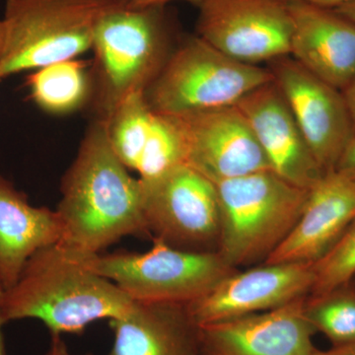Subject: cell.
Returning a JSON list of instances; mask_svg holds the SVG:
<instances>
[{
    "instance_id": "cell-28",
    "label": "cell",
    "mask_w": 355,
    "mask_h": 355,
    "mask_svg": "<svg viewBox=\"0 0 355 355\" xmlns=\"http://www.w3.org/2000/svg\"><path fill=\"white\" fill-rule=\"evenodd\" d=\"M303 1L313 4V6L334 9L335 10V9L340 8V7L349 3V2L354 1V0H303Z\"/></svg>"
},
{
    "instance_id": "cell-9",
    "label": "cell",
    "mask_w": 355,
    "mask_h": 355,
    "mask_svg": "<svg viewBox=\"0 0 355 355\" xmlns=\"http://www.w3.org/2000/svg\"><path fill=\"white\" fill-rule=\"evenodd\" d=\"M197 34L227 57L268 64L291 53V20L279 0H202Z\"/></svg>"
},
{
    "instance_id": "cell-37",
    "label": "cell",
    "mask_w": 355,
    "mask_h": 355,
    "mask_svg": "<svg viewBox=\"0 0 355 355\" xmlns=\"http://www.w3.org/2000/svg\"><path fill=\"white\" fill-rule=\"evenodd\" d=\"M352 282H355V279L354 280H352Z\"/></svg>"
},
{
    "instance_id": "cell-14",
    "label": "cell",
    "mask_w": 355,
    "mask_h": 355,
    "mask_svg": "<svg viewBox=\"0 0 355 355\" xmlns=\"http://www.w3.org/2000/svg\"><path fill=\"white\" fill-rule=\"evenodd\" d=\"M236 107L249 123L272 172L307 191L324 176L273 80L254 89Z\"/></svg>"
},
{
    "instance_id": "cell-3",
    "label": "cell",
    "mask_w": 355,
    "mask_h": 355,
    "mask_svg": "<svg viewBox=\"0 0 355 355\" xmlns=\"http://www.w3.org/2000/svg\"><path fill=\"white\" fill-rule=\"evenodd\" d=\"M178 42L166 6L110 3L96 25L91 48L89 106L94 120L106 123L128 97L146 94Z\"/></svg>"
},
{
    "instance_id": "cell-31",
    "label": "cell",
    "mask_w": 355,
    "mask_h": 355,
    "mask_svg": "<svg viewBox=\"0 0 355 355\" xmlns=\"http://www.w3.org/2000/svg\"><path fill=\"white\" fill-rule=\"evenodd\" d=\"M7 322L0 314V355H6V343H4L3 327Z\"/></svg>"
},
{
    "instance_id": "cell-16",
    "label": "cell",
    "mask_w": 355,
    "mask_h": 355,
    "mask_svg": "<svg viewBox=\"0 0 355 355\" xmlns=\"http://www.w3.org/2000/svg\"><path fill=\"white\" fill-rule=\"evenodd\" d=\"M355 219V178L324 173L308 191L297 223L263 263H315Z\"/></svg>"
},
{
    "instance_id": "cell-12",
    "label": "cell",
    "mask_w": 355,
    "mask_h": 355,
    "mask_svg": "<svg viewBox=\"0 0 355 355\" xmlns=\"http://www.w3.org/2000/svg\"><path fill=\"white\" fill-rule=\"evenodd\" d=\"M175 116L186 140L187 165L212 183L272 171L237 107Z\"/></svg>"
},
{
    "instance_id": "cell-36",
    "label": "cell",
    "mask_w": 355,
    "mask_h": 355,
    "mask_svg": "<svg viewBox=\"0 0 355 355\" xmlns=\"http://www.w3.org/2000/svg\"><path fill=\"white\" fill-rule=\"evenodd\" d=\"M1 79H2V78H1V76H0V80H1Z\"/></svg>"
},
{
    "instance_id": "cell-27",
    "label": "cell",
    "mask_w": 355,
    "mask_h": 355,
    "mask_svg": "<svg viewBox=\"0 0 355 355\" xmlns=\"http://www.w3.org/2000/svg\"><path fill=\"white\" fill-rule=\"evenodd\" d=\"M313 355H355L354 345H333L330 349H316Z\"/></svg>"
},
{
    "instance_id": "cell-7",
    "label": "cell",
    "mask_w": 355,
    "mask_h": 355,
    "mask_svg": "<svg viewBox=\"0 0 355 355\" xmlns=\"http://www.w3.org/2000/svg\"><path fill=\"white\" fill-rule=\"evenodd\" d=\"M133 302L189 305L237 270L217 251H184L153 239L148 251L81 256Z\"/></svg>"
},
{
    "instance_id": "cell-8",
    "label": "cell",
    "mask_w": 355,
    "mask_h": 355,
    "mask_svg": "<svg viewBox=\"0 0 355 355\" xmlns=\"http://www.w3.org/2000/svg\"><path fill=\"white\" fill-rule=\"evenodd\" d=\"M139 181L144 220L153 239L184 251L217 250L220 216L216 184L187 164Z\"/></svg>"
},
{
    "instance_id": "cell-32",
    "label": "cell",
    "mask_w": 355,
    "mask_h": 355,
    "mask_svg": "<svg viewBox=\"0 0 355 355\" xmlns=\"http://www.w3.org/2000/svg\"><path fill=\"white\" fill-rule=\"evenodd\" d=\"M2 48V22L1 18H0V51H1Z\"/></svg>"
},
{
    "instance_id": "cell-29",
    "label": "cell",
    "mask_w": 355,
    "mask_h": 355,
    "mask_svg": "<svg viewBox=\"0 0 355 355\" xmlns=\"http://www.w3.org/2000/svg\"><path fill=\"white\" fill-rule=\"evenodd\" d=\"M343 96H345V101H347V106H349L355 127V80L352 84H349L345 90H343Z\"/></svg>"
},
{
    "instance_id": "cell-25",
    "label": "cell",
    "mask_w": 355,
    "mask_h": 355,
    "mask_svg": "<svg viewBox=\"0 0 355 355\" xmlns=\"http://www.w3.org/2000/svg\"><path fill=\"white\" fill-rule=\"evenodd\" d=\"M123 6L130 8H144V7L166 6L173 1H184L191 6H198L202 0H119Z\"/></svg>"
},
{
    "instance_id": "cell-13",
    "label": "cell",
    "mask_w": 355,
    "mask_h": 355,
    "mask_svg": "<svg viewBox=\"0 0 355 355\" xmlns=\"http://www.w3.org/2000/svg\"><path fill=\"white\" fill-rule=\"evenodd\" d=\"M306 298L275 309L198 327L202 355H313L316 333Z\"/></svg>"
},
{
    "instance_id": "cell-11",
    "label": "cell",
    "mask_w": 355,
    "mask_h": 355,
    "mask_svg": "<svg viewBox=\"0 0 355 355\" xmlns=\"http://www.w3.org/2000/svg\"><path fill=\"white\" fill-rule=\"evenodd\" d=\"M313 282V263H263L235 270L187 308L198 327L207 326L307 297Z\"/></svg>"
},
{
    "instance_id": "cell-21",
    "label": "cell",
    "mask_w": 355,
    "mask_h": 355,
    "mask_svg": "<svg viewBox=\"0 0 355 355\" xmlns=\"http://www.w3.org/2000/svg\"><path fill=\"white\" fill-rule=\"evenodd\" d=\"M186 164V140L179 119L154 112L150 132L135 169L139 179H155Z\"/></svg>"
},
{
    "instance_id": "cell-35",
    "label": "cell",
    "mask_w": 355,
    "mask_h": 355,
    "mask_svg": "<svg viewBox=\"0 0 355 355\" xmlns=\"http://www.w3.org/2000/svg\"><path fill=\"white\" fill-rule=\"evenodd\" d=\"M109 1H113V2H114V1H119V0H109Z\"/></svg>"
},
{
    "instance_id": "cell-15",
    "label": "cell",
    "mask_w": 355,
    "mask_h": 355,
    "mask_svg": "<svg viewBox=\"0 0 355 355\" xmlns=\"http://www.w3.org/2000/svg\"><path fill=\"white\" fill-rule=\"evenodd\" d=\"M291 20L289 55L338 90L355 80V25L334 9L303 0L287 4Z\"/></svg>"
},
{
    "instance_id": "cell-5",
    "label": "cell",
    "mask_w": 355,
    "mask_h": 355,
    "mask_svg": "<svg viewBox=\"0 0 355 355\" xmlns=\"http://www.w3.org/2000/svg\"><path fill=\"white\" fill-rule=\"evenodd\" d=\"M112 2L6 0L1 18V78L72 60L91 51L96 25Z\"/></svg>"
},
{
    "instance_id": "cell-4",
    "label": "cell",
    "mask_w": 355,
    "mask_h": 355,
    "mask_svg": "<svg viewBox=\"0 0 355 355\" xmlns=\"http://www.w3.org/2000/svg\"><path fill=\"white\" fill-rule=\"evenodd\" d=\"M216 187L220 216L216 251L234 268L265 261L297 223L308 196L272 171Z\"/></svg>"
},
{
    "instance_id": "cell-22",
    "label": "cell",
    "mask_w": 355,
    "mask_h": 355,
    "mask_svg": "<svg viewBox=\"0 0 355 355\" xmlns=\"http://www.w3.org/2000/svg\"><path fill=\"white\" fill-rule=\"evenodd\" d=\"M305 314L315 331L333 345L355 343V288L338 287L321 295L307 296Z\"/></svg>"
},
{
    "instance_id": "cell-18",
    "label": "cell",
    "mask_w": 355,
    "mask_h": 355,
    "mask_svg": "<svg viewBox=\"0 0 355 355\" xmlns=\"http://www.w3.org/2000/svg\"><path fill=\"white\" fill-rule=\"evenodd\" d=\"M62 235L57 210L34 207L0 176V280L4 291L15 284L32 256L62 241Z\"/></svg>"
},
{
    "instance_id": "cell-30",
    "label": "cell",
    "mask_w": 355,
    "mask_h": 355,
    "mask_svg": "<svg viewBox=\"0 0 355 355\" xmlns=\"http://www.w3.org/2000/svg\"><path fill=\"white\" fill-rule=\"evenodd\" d=\"M335 10L342 14L343 16H345L347 19H349L350 22L354 23L355 25V0L340 7V8L335 9Z\"/></svg>"
},
{
    "instance_id": "cell-20",
    "label": "cell",
    "mask_w": 355,
    "mask_h": 355,
    "mask_svg": "<svg viewBox=\"0 0 355 355\" xmlns=\"http://www.w3.org/2000/svg\"><path fill=\"white\" fill-rule=\"evenodd\" d=\"M154 111L144 94L130 96L106 121L114 153L128 170L135 171L153 125Z\"/></svg>"
},
{
    "instance_id": "cell-2",
    "label": "cell",
    "mask_w": 355,
    "mask_h": 355,
    "mask_svg": "<svg viewBox=\"0 0 355 355\" xmlns=\"http://www.w3.org/2000/svg\"><path fill=\"white\" fill-rule=\"evenodd\" d=\"M133 301L116 284L86 266L62 243L40 250L0 298L7 323L34 319L51 336L80 334L100 320L116 319Z\"/></svg>"
},
{
    "instance_id": "cell-34",
    "label": "cell",
    "mask_w": 355,
    "mask_h": 355,
    "mask_svg": "<svg viewBox=\"0 0 355 355\" xmlns=\"http://www.w3.org/2000/svg\"><path fill=\"white\" fill-rule=\"evenodd\" d=\"M280 2H284V3L288 4L291 3V2L297 1V0H279Z\"/></svg>"
},
{
    "instance_id": "cell-1",
    "label": "cell",
    "mask_w": 355,
    "mask_h": 355,
    "mask_svg": "<svg viewBox=\"0 0 355 355\" xmlns=\"http://www.w3.org/2000/svg\"><path fill=\"white\" fill-rule=\"evenodd\" d=\"M112 148L105 121L93 120L60 183L62 243L81 256L101 254L128 236H150L141 184Z\"/></svg>"
},
{
    "instance_id": "cell-17",
    "label": "cell",
    "mask_w": 355,
    "mask_h": 355,
    "mask_svg": "<svg viewBox=\"0 0 355 355\" xmlns=\"http://www.w3.org/2000/svg\"><path fill=\"white\" fill-rule=\"evenodd\" d=\"M110 326L111 355H202L200 329L187 305L133 302Z\"/></svg>"
},
{
    "instance_id": "cell-33",
    "label": "cell",
    "mask_w": 355,
    "mask_h": 355,
    "mask_svg": "<svg viewBox=\"0 0 355 355\" xmlns=\"http://www.w3.org/2000/svg\"><path fill=\"white\" fill-rule=\"evenodd\" d=\"M4 287L3 284H2L1 280H0V298H1L2 293H3Z\"/></svg>"
},
{
    "instance_id": "cell-24",
    "label": "cell",
    "mask_w": 355,
    "mask_h": 355,
    "mask_svg": "<svg viewBox=\"0 0 355 355\" xmlns=\"http://www.w3.org/2000/svg\"><path fill=\"white\" fill-rule=\"evenodd\" d=\"M336 169L355 178V135L345 148Z\"/></svg>"
},
{
    "instance_id": "cell-6",
    "label": "cell",
    "mask_w": 355,
    "mask_h": 355,
    "mask_svg": "<svg viewBox=\"0 0 355 355\" xmlns=\"http://www.w3.org/2000/svg\"><path fill=\"white\" fill-rule=\"evenodd\" d=\"M270 81L268 67L237 62L193 35L179 40L144 96L157 113H197L236 106Z\"/></svg>"
},
{
    "instance_id": "cell-19",
    "label": "cell",
    "mask_w": 355,
    "mask_h": 355,
    "mask_svg": "<svg viewBox=\"0 0 355 355\" xmlns=\"http://www.w3.org/2000/svg\"><path fill=\"white\" fill-rule=\"evenodd\" d=\"M28 87L33 101L46 113H73L90 103V64L72 58L46 65L32 71Z\"/></svg>"
},
{
    "instance_id": "cell-26",
    "label": "cell",
    "mask_w": 355,
    "mask_h": 355,
    "mask_svg": "<svg viewBox=\"0 0 355 355\" xmlns=\"http://www.w3.org/2000/svg\"><path fill=\"white\" fill-rule=\"evenodd\" d=\"M43 355H94L90 354H76L70 352L62 336H51L50 347ZM111 355V354H108Z\"/></svg>"
},
{
    "instance_id": "cell-23",
    "label": "cell",
    "mask_w": 355,
    "mask_h": 355,
    "mask_svg": "<svg viewBox=\"0 0 355 355\" xmlns=\"http://www.w3.org/2000/svg\"><path fill=\"white\" fill-rule=\"evenodd\" d=\"M313 272L310 296L328 293L355 279V219L335 244L313 263Z\"/></svg>"
},
{
    "instance_id": "cell-10",
    "label": "cell",
    "mask_w": 355,
    "mask_h": 355,
    "mask_svg": "<svg viewBox=\"0 0 355 355\" xmlns=\"http://www.w3.org/2000/svg\"><path fill=\"white\" fill-rule=\"evenodd\" d=\"M311 153L324 173L335 170L355 135L343 91L324 83L291 55L266 65Z\"/></svg>"
}]
</instances>
